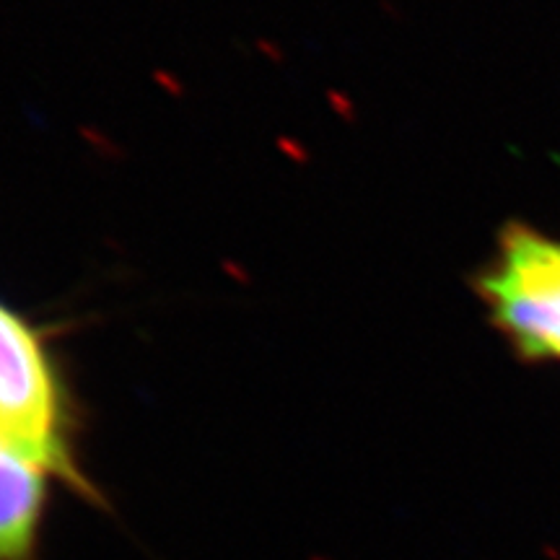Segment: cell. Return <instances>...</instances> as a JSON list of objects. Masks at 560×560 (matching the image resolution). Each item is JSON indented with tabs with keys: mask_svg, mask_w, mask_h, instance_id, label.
<instances>
[{
	"mask_svg": "<svg viewBox=\"0 0 560 560\" xmlns=\"http://www.w3.org/2000/svg\"><path fill=\"white\" fill-rule=\"evenodd\" d=\"M498 332L527 361L560 363V239L527 224L506 226L478 278Z\"/></svg>",
	"mask_w": 560,
	"mask_h": 560,
	"instance_id": "6da1fadb",
	"label": "cell"
},
{
	"mask_svg": "<svg viewBox=\"0 0 560 560\" xmlns=\"http://www.w3.org/2000/svg\"><path fill=\"white\" fill-rule=\"evenodd\" d=\"M0 449L75 480L57 381L39 335L0 304Z\"/></svg>",
	"mask_w": 560,
	"mask_h": 560,
	"instance_id": "7a4b0ae2",
	"label": "cell"
},
{
	"mask_svg": "<svg viewBox=\"0 0 560 560\" xmlns=\"http://www.w3.org/2000/svg\"><path fill=\"white\" fill-rule=\"evenodd\" d=\"M47 475L31 459L0 449V560H31L39 537Z\"/></svg>",
	"mask_w": 560,
	"mask_h": 560,
	"instance_id": "3957f363",
	"label": "cell"
}]
</instances>
